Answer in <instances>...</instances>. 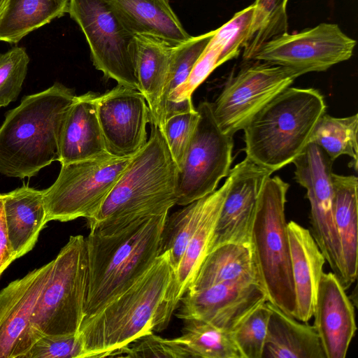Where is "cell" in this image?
Wrapping results in <instances>:
<instances>
[{
    "mask_svg": "<svg viewBox=\"0 0 358 358\" xmlns=\"http://www.w3.org/2000/svg\"><path fill=\"white\" fill-rule=\"evenodd\" d=\"M68 13L85 36L95 68L117 84L138 90L136 34L113 0H69Z\"/></svg>",
    "mask_w": 358,
    "mask_h": 358,
    "instance_id": "8",
    "label": "cell"
},
{
    "mask_svg": "<svg viewBox=\"0 0 358 358\" xmlns=\"http://www.w3.org/2000/svg\"><path fill=\"white\" fill-rule=\"evenodd\" d=\"M76 95L55 82L48 89L25 96L5 114L0 127V173L31 178L59 159L63 124Z\"/></svg>",
    "mask_w": 358,
    "mask_h": 358,
    "instance_id": "2",
    "label": "cell"
},
{
    "mask_svg": "<svg viewBox=\"0 0 358 358\" xmlns=\"http://www.w3.org/2000/svg\"><path fill=\"white\" fill-rule=\"evenodd\" d=\"M124 357L187 358L191 355L178 338H163L150 332L140 337L121 350Z\"/></svg>",
    "mask_w": 358,
    "mask_h": 358,
    "instance_id": "38",
    "label": "cell"
},
{
    "mask_svg": "<svg viewBox=\"0 0 358 358\" xmlns=\"http://www.w3.org/2000/svg\"><path fill=\"white\" fill-rule=\"evenodd\" d=\"M356 41L334 23L322 22L301 31L280 34L264 43L252 60L287 66L302 76L327 71L348 60Z\"/></svg>",
    "mask_w": 358,
    "mask_h": 358,
    "instance_id": "13",
    "label": "cell"
},
{
    "mask_svg": "<svg viewBox=\"0 0 358 358\" xmlns=\"http://www.w3.org/2000/svg\"><path fill=\"white\" fill-rule=\"evenodd\" d=\"M301 76L292 68L262 61L246 65L227 82L211 103L218 127L224 133L234 136Z\"/></svg>",
    "mask_w": 358,
    "mask_h": 358,
    "instance_id": "11",
    "label": "cell"
},
{
    "mask_svg": "<svg viewBox=\"0 0 358 358\" xmlns=\"http://www.w3.org/2000/svg\"><path fill=\"white\" fill-rule=\"evenodd\" d=\"M255 7L254 3L236 13L220 28L215 30L212 39L222 46L220 65L236 57L249 38Z\"/></svg>",
    "mask_w": 358,
    "mask_h": 358,
    "instance_id": "35",
    "label": "cell"
},
{
    "mask_svg": "<svg viewBox=\"0 0 358 358\" xmlns=\"http://www.w3.org/2000/svg\"><path fill=\"white\" fill-rule=\"evenodd\" d=\"M178 172L162 130L152 124L145 145L132 156L97 212L86 219L90 232H111L168 213L177 203Z\"/></svg>",
    "mask_w": 358,
    "mask_h": 358,
    "instance_id": "1",
    "label": "cell"
},
{
    "mask_svg": "<svg viewBox=\"0 0 358 358\" xmlns=\"http://www.w3.org/2000/svg\"><path fill=\"white\" fill-rule=\"evenodd\" d=\"M199 117L196 108L193 111L177 113L166 118L160 128L178 168L184 159Z\"/></svg>",
    "mask_w": 358,
    "mask_h": 358,
    "instance_id": "37",
    "label": "cell"
},
{
    "mask_svg": "<svg viewBox=\"0 0 358 358\" xmlns=\"http://www.w3.org/2000/svg\"><path fill=\"white\" fill-rule=\"evenodd\" d=\"M169 42L148 34H136L138 90L150 110V122L160 127L162 103L173 48Z\"/></svg>",
    "mask_w": 358,
    "mask_h": 358,
    "instance_id": "23",
    "label": "cell"
},
{
    "mask_svg": "<svg viewBox=\"0 0 358 358\" xmlns=\"http://www.w3.org/2000/svg\"><path fill=\"white\" fill-rule=\"evenodd\" d=\"M54 261L15 280L0 291V358H24L30 348V320Z\"/></svg>",
    "mask_w": 358,
    "mask_h": 358,
    "instance_id": "17",
    "label": "cell"
},
{
    "mask_svg": "<svg viewBox=\"0 0 358 358\" xmlns=\"http://www.w3.org/2000/svg\"><path fill=\"white\" fill-rule=\"evenodd\" d=\"M131 157L106 153L61 164L56 180L43 190L47 222H68L93 216Z\"/></svg>",
    "mask_w": 358,
    "mask_h": 358,
    "instance_id": "9",
    "label": "cell"
},
{
    "mask_svg": "<svg viewBox=\"0 0 358 358\" xmlns=\"http://www.w3.org/2000/svg\"><path fill=\"white\" fill-rule=\"evenodd\" d=\"M83 346L78 334L41 335L24 358H83Z\"/></svg>",
    "mask_w": 358,
    "mask_h": 358,
    "instance_id": "39",
    "label": "cell"
},
{
    "mask_svg": "<svg viewBox=\"0 0 358 358\" xmlns=\"http://www.w3.org/2000/svg\"><path fill=\"white\" fill-rule=\"evenodd\" d=\"M97 95L88 92L76 96L69 107L60 138L61 164L108 153L97 116Z\"/></svg>",
    "mask_w": 358,
    "mask_h": 358,
    "instance_id": "21",
    "label": "cell"
},
{
    "mask_svg": "<svg viewBox=\"0 0 358 358\" xmlns=\"http://www.w3.org/2000/svg\"><path fill=\"white\" fill-rule=\"evenodd\" d=\"M196 110L199 120L177 176L176 204L182 206L214 192L233 160V136L218 127L212 103L201 101Z\"/></svg>",
    "mask_w": 358,
    "mask_h": 358,
    "instance_id": "10",
    "label": "cell"
},
{
    "mask_svg": "<svg viewBox=\"0 0 358 358\" xmlns=\"http://www.w3.org/2000/svg\"><path fill=\"white\" fill-rule=\"evenodd\" d=\"M268 301L265 289L258 282L219 283L187 292L180 299L176 316L197 319L231 332L252 310Z\"/></svg>",
    "mask_w": 358,
    "mask_h": 358,
    "instance_id": "16",
    "label": "cell"
},
{
    "mask_svg": "<svg viewBox=\"0 0 358 358\" xmlns=\"http://www.w3.org/2000/svg\"><path fill=\"white\" fill-rule=\"evenodd\" d=\"M287 231L296 299L295 318L308 322L313 315L326 260L310 230L290 221L287 223Z\"/></svg>",
    "mask_w": 358,
    "mask_h": 358,
    "instance_id": "20",
    "label": "cell"
},
{
    "mask_svg": "<svg viewBox=\"0 0 358 358\" xmlns=\"http://www.w3.org/2000/svg\"><path fill=\"white\" fill-rule=\"evenodd\" d=\"M345 290L334 273H322L313 316L326 358H345L357 330Z\"/></svg>",
    "mask_w": 358,
    "mask_h": 358,
    "instance_id": "18",
    "label": "cell"
},
{
    "mask_svg": "<svg viewBox=\"0 0 358 358\" xmlns=\"http://www.w3.org/2000/svg\"><path fill=\"white\" fill-rule=\"evenodd\" d=\"M210 194L183 206L182 208L166 217L162 233L161 253L169 252L174 272L204 214Z\"/></svg>",
    "mask_w": 358,
    "mask_h": 358,
    "instance_id": "31",
    "label": "cell"
},
{
    "mask_svg": "<svg viewBox=\"0 0 358 358\" xmlns=\"http://www.w3.org/2000/svg\"><path fill=\"white\" fill-rule=\"evenodd\" d=\"M289 0H255L250 34L243 57L251 60L261 45L280 34L287 32V6Z\"/></svg>",
    "mask_w": 358,
    "mask_h": 358,
    "instance_id": "32",
    "label": "cell"
},
{
    "mask_svg": "<svg viewBox=\"0 0 358 358\" xmlns=\"http://www.w3.org/2000/svg\"><path fill=\"white\" fill-rule=\"evenodd\" d=\"M3 194H0V208L3 206Z\"/></svg>",
    "mask_w": 358,
    "mask_h": 358,
    "instance_id": "41",
    "label": "cell"
},
{
    "mask_svg": "<svg viewBox=\"0 0 358 358\" xmlns=\"http://www.w3.org/2000/svg\"><path fill=\"white\" fill-rule=\"evenodd\" d=\"M96 107L109 154L132 157L145 145L150 110L141 92L117 84L97 95Z\"/></svg>",
    "mask_w": 358,
    "mask_h": 358,
    "instance_id": "14",
    "label": "cell"
},
{
    "mask_svg": "<svg viewBox=\"0 0 358 358\" xmlns=\"http://www.w3.org/2000/svg\"><path fill=\"white\" fill-rule=\"evenodd\" d=\"M294 178L306 189L310 205V231L332 273L346 289V276L334 215L332 164L324 150L309 143L292 162Z\"/></svg>",
    "mask_w": 358,
    "mask_h": 358,
    "instance_id": "12",
    "label": "cell"
},
{
    "mask_svg": "<svg viewBox=\"0 0 358 358\" xmlns=\"http://www.w3.org/2000/svg\"><path fill=\"white\" fill-rule=\"evenodd\" d=\"M357 113L345 117H335L325 113L317 121L309 143L320 147L333 162L341 155L349 156L352 159L350 166L357 171Z\"/></svg>",
    "mask_w": 358,
    "mask_h": 358,
    "instance_id": "29",
    "label": "cell"
},
{
    "mask_svg": "<svg viewBox=\"0 0 358 358\" xmlns=\"http://www.w3.org/2000/svg\"><path fill=\"white\" fill-rule=\"evenodd\" d=\"M326 108L317 90L287 87L243 128L245 157L273 173L292 163L309 143Z\"/></svg>",
    "mask_w": 358,
    "mask_h": 358,
    "instance_id": "5",
    "label": "cell"
},
{
    "mask_svg": "<svg viewBox=\"0 0 358 358\" xmlns=\"http://www.w3.org/2000/svg\"><path fill=\"white\" fill-rule=\"evenodd\" d=\"M273 173L247 157L230 170L228 191L214 229L209 252L226 243L250 245L259 194L265 180Z\"/></svg>",
    "mask_w": 358,
    "mask_h": 358,
    "instance_id": "15",
    "label": "cell"
},
{
    "mask_svg": "<svg viewBox=\"0 0 358 358\" xmlns=\"http://www.w3.org/2000/svg\"><path fill=\"white\" fill-rule=\"evenodd\" d=\"M3 2H4V0H0V10H1V8H2Z\"/></svg>",
    "mask_w": 358,
    "mask_h": 358,
    "instance_id": "42",
    "label": "cell"
},
{
    "mask_svg": "<svg viewBox=\"0 0 358 358\" xmlns=\"http://www.w3.org/2000/svg\"><path fill=\"white\" fill-rule=\"evenodd\" d=\"M182 321L184 325L178 339L191 357L242 358L230 332L201 320Z\"/></svg>",
    "mask_w": 358,
    "mask_h": 358,
    "instance_id": "30",
    "label": "cell"
},
{
    "mask_svg": "<svg viewBox=\"0 0 358 358\" xmlns=\"http://www.w3.org/2000/svg\"><path fill=\"white\" fill-rule=\"evenodd\" d=\"M69 0H4L0 41L17 43L30 32L68 13Z\"/></svg>",
    "mask_w": 358,
    "mask_h": 358,
    "instance_id": "28",
    "label": "cell"
},
{
    "mask_svg": "<svg viewBox=\"0 0 358 358\" xmlns=\"http://www.w3.org/2000/svg\"><path fill=\"white\" fill-rule=\"evenodd\" d=\"M214 33L215 30L198 36H191L188 40L173 48L162 103L160 127L166 106L187 80L195 63L207 47Z\"/></svg>",
    "mask_w": 358,
    "mask_h": 358,
    "instance_id": "33",
    "label": "cell"
},
{
    "mask_svg": "<svg viewBox=\"0 0 358 358\" xmlns=\"http://www.w3.org/2000/svg\"><path fill=\"white\" fill-rule=\"evenodd\" d=\"M230 182L227 176L224 184L210 194V199L194 234L189 241L173 279L161 306L155 331L169 325L180 299L187 292L205 257L209 252L210 241Z\"/></svg>",
    "mask_w": 358,
    "mask_h": 358,
    "instance_id": "19",
    "label": "cell"
},
{
    "mask_svg": "<svg viewBox=\"0 0 358 358\" xmlns=\"http://www.w3.org/2000/svg\"><path fill=\"white\" fill-rule=\"evenodd\" d=\"M3 210L8 240L17 259L34 248L48 223L43 191L24 185L3 194Z\"/></svg>",
    "mask_w": 358,
    "mask_h": 358,
    "instance_id": "22",
    "label": "cell"
},
{
    "mask_svg": "<svg viewBox=\"0 0 358 358\" xmlns=\"http://www.w3.org/2000/svg\"><path fill=\"white\" fill-rule=\"evenodd\" d=\"M241 282L260 284L250 245L226 243L206 255L187 292L219 283Z\"/></svg>",
    "mask_w": 358,
    "mask_h": 358,
    "instance_id": "25",
    "label": "cell"
},
{
    "mask_svg": "<svg viewBox=\"0 0 358 358\" xmlns=\"http://www.w3.org/2000/svg\"><path fill=\"white\" fill-rule=\"evenodd\" d=\"M136 34H148L177 45L189 36L172 10L169 0H113Z\"/></svg>",
    "mask_w": 358,
    "mask_h": 358,
    "instance_id": "27",
    "label": "cell"
},
{
    "mask_svg": "<svg viewBox=\"0 0 358 358\" xmlns=\"http://www.w3.org/2000/svg\"><path fill=\"white\" fill-rule=\"evenodd\" d=\"M16 259L8 240L3 206L0 208V275Z\"/></svg>",
    "mask_w": 358,
    "mask_h": 358,
    "instance_id": "40",
    "label": "cell"
},
{
    "mask_svg": "<svg viewBox=\"0 0 358 358\" xmlns=\"http://www.w3.org/2000/svg\"><path fill=\"white\" fill-rule=\"evenodd\" d=\"M289 187L278 176L265 180L257 203L250 243L268 301L295 318L296 299L285 213Z\"/></svg>",
    "mask_w": 358,
    "mask_h": 358,
    "instance_id": "6",
    "label": "cell"
},
{
    "mask_svg": "<svg viewBox=\"0 0 358 358\" xmlns=\"http://www.w3.org/2000/svg\"><path fill=\"white\" fill-rule=\"evenodd\" d=\"M53 261L31 317V346L43 334H78L85 317L89 276L85 238L71 236Z\"/></svg>",
    "mask_w": 358,
    "mask_h": 358,
    "instance_id": "7",
    "label": "cell"
},
{
    "mask_svg": "<svg viewBox=\"0 0 358 358\" xmlns=\"http://www.w3.org/2000/svg\"><path fill=\"white\" fill-rule=\"evenodd\" d=\"M29 57L24 48L0 52V108L17 100L25 80Z\"/></svg>",
    "mask_w": 358,
    "mask_h": 358,
    "instance_id": "36",
    "label": "cell"
},
{
    "mask_svg": "<svg viewBox=\"0 0 358 358\" xmlns=\"http://www.w3.org/2000/svg\"><path fill=\"white\" fill-rule=\"evenodd\" d=\"M268 304L270 315L262 358H326L314 325L301 323Z\"/></svg>",
    "mask_w": 358,
    "mask_h": 358,
    "instance_id": "24",
    "label": "cell"
},
{
    "mask_svg": "<svg viewBox=\"0 0 358 358\" xmlns=\"http://www.w3.org/2000/svg\"><path fill=\"white\" fill-rule=\"evenodd\" d=\"M173 275L169 254L164 252L133 285L85 317L78 331L83 358L120 357L123 348L154 331Z\"/></svg>",
    "mask_w": 358,
    "mask_h": 358,
    "instance_id": "3",
    "label": "cell"
},
{
    "mask_svg": "<svg viewBox=\"0 0 358 358\" xmlns=\"http://www.w3.org/2000/svg\"><path fill=\"white\" fill-rule=\"evenodd\" d=\"M334 215L346 276V288L356 280L358 270V179L332 173Z\"/></svg>",
    "mask_w": 358,
    "mask_h": 358,
    "instance_id": "26",
    "label": "cell"
},
{
    "mask_svg": "<svg viewBox=\"0 0 358 358\" xmlns=\"http://www.w3.org/2000/svg\"><path fill=\"white\" fill-rule=\"evenodd\" d=\"M269 315L266 301L252 310L230 332L242 358H262Z\"/></svg>",
    "mask_w": 358,
    "mask_h": 358,
    "instance_id": "34",
    "label": "cell"
},
{
    "mask_svg": "<svg viewBox=\"0 0 358 358\" xmlns=\"http://www.w3.org/2000/svg\"><path fill=\"white\" fill-rule=\"evenodd\" d=\"M167 215L142 218L111 232H90L85 238L89 276L85 317L129 287L152 266L161 254Z\"/></svg>",
    "mask_w": 358,
    "mask_h": 358,
    "instance_id": "4",
    "label": "cell"
}]
</instances>
